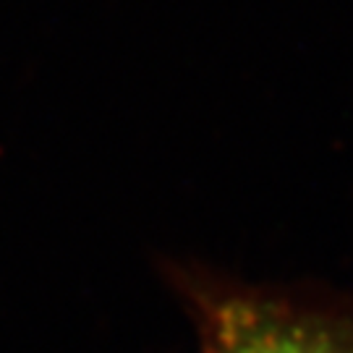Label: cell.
Returning a JSON list of instances; mask_svg holds the SVG:
<instances>
[{
  "label": "cell",
  "instance_id": "obj_1",
  "mask_svg": "<svg viewBox=\"0 0 353 353\" xmlns=\"http://www.w3.org/2000/svg\"><path fill=\"white\" fill-rule=\"evenodd\" d=\"M202 353H353V316L256 290L196 296Z\"/></svg>",
  "mask_w": 353,
  "mask_h": 353
}]
</instances>
